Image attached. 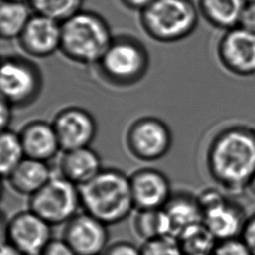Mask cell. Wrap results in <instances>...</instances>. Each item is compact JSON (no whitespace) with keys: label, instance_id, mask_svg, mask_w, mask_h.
<instances>
[{"label":"cell","instance_id":"1","mask_svg":"<svg viewBox=\"0 0 255 255\" xmlns=\"http://www.w3.org/2000/svg\"><path fill=\"white\" fill-rule=\"evenodd\" d=\"M206 165L211 178L228 194H240L255 173V128L229 126L209 143Z\"/></svg>","mask_w":255,"mask_h":255},{"label":"cell","instance_id":"2","mask_svg":"<svg viewBox=\"0 0 255 255\" xmlns=\"http://www.w3.org/2000/svg\"><path fill=\"white\" fill-rule=\"evenodd\" d=\"M81 208L107 225L125 220L134 209L129 176L115 168H103L79 186Z\"/></svg>","mask_w":255,"mask_h":255},{"label":"cell","instance_id":"3","mask_svg":"<svg viewBox=\"0 0 255 255\" xmlns=\"http://www.w3.org/2000/svg\"><path fill=\"white\" fill-rule=\"evenodd\" d=\"M114 37L101 15L82 9L61 23L60 51L75 63L97 65Z\"/></svg>","mask_w":255,"mask_h":255},{"label":"cell","instance_id":"4","mask_svg":"<svg viewBox=\"0 0 255 255\" xmlns=\"http://www.w3.org/2000/svg\"><path fill=\"white\" fill-rule=\"evenodd\" d=\"M198 7L192 0H153L140 11L143 31L152 40L174 43L190 36L198 24Z\"/></svg>","mask_w":255,"mask_h":255},{"label":"cell","instance_id":"5","mask_svg":"<svg viewBox=\"0 0 255 255\" xmlns=\"http://www.w3.org/2000/svg\"><path fill=\"white\" fill-rule=\"evenodd\" d=\"M97 66L102 78L109 84L129 87L145 76L149 56L140 41L131 36L121 35L114 37Z\"/></svg>","mask_w":255,"mask_h":255},{"label":"cell","instance_id":"6","mask_svg":"<svg viewBox=\"0 0 255 255\" xmlns=\"http://www.w3.org/2000/svg\"><path fill=\"white\" fill-rule=\"evenodd\" d=\"M43 77L39 67L21 56L3 57L0 71L1 99L12 107L25 108L41 94Z\"/></svg>","mask_w":255,"mask_h":255},{"label":"cell","instance_id":"7","mask_svg":"<svg viewBox=\"0 0 255 255\" xmlns=\"http://www.w3.org/2000/svg\"><path fill=\"white\" fill-rule=\"evenodd\" d=\"M81 208L79 186L61 174L50 180L29 198V209L52 226L67 223Z\"/></svg>","mask_w":255,"mask_h":255},{"label":"cell","instance_id":"8","mask_svg":"<svg viewBox=\"0 0 255 255\" xmlns=\"http://www.w3.org/2000/svg\"><path fill=\"white\" fill-rule=\"evenodd\" d=\"M225 193L219 189L206 188L196 196L202 211V222L218 241L241 237L247 220L242 206Z\"/></svg>","mask_w":255,"mask_h":255},{"label":"cell","instance_id":"9","mask_svg":"<svg viewBox=\"0 0 255 255\" xmlns=\"http://www.w3.org/2000/svg\"><path fill=\"white\" fill-rule=\"evenodd\" d=\"M126 143L133 157L142 161H154L167 154L172 144V134L163 121L154 117H142L129 126Z\"/></svg>","mask_w":255,"mask_h":255},{"label":"cell","instance_id":"10","mask_svg":"<svg viewBox=\"0 0 255 255\" xmlns=\"http://www.w3.org/2000/svg\"><path fill=\"white\" fill-rule=\"evenodd\" d=\"M6 241L24 255H41L52 238V225L32 210L16 213L6 223Z\"/></svg>","mask_w":255,"mask_h":255},{"label":"cell","instance_id":"11","mask_svg":"<svg viewBox=\"0 0 255 255\" xmlns=\"http://www.w3.org/2000/svg\"><path fill=\"white\" fill-rule=\"evenodd\" d=\"M216 54L221 66L230 74L238 77L255 75V33L239 26L224 31Z\"/></svg>","mask_w":255,"mask_h":255},{"label":"cell","instance_id":"12","mask_svg":"<svg viewBox=\"0 0 255 255\" xmlns=\"http://www.w3.org/2000/svg\"><path fill=\"white\" fill-rule=\"evenodd\" d=\"M106 223L82 211L66 223L63 239L77 255H102L110 239Z\"/></svg>","mask_w":255,"mask_h":255},{"label":"cell","instance_id":"13","mask_svg":"<svg viewBox=\"0 0 255 255\" xmlns=\"http://www.w3.org/2000/svg\"><path fill=\"white\" fill-rule=\"evenodd\" d=\"M63 151L90 146L97 134V123L87 110L67 107L57 113L53 122Z\"/></svg>","mask_w":255,"mask_h":255},{"label":"cell","instance_id":"14","mask_svg":"<svg viewBox=\"0 0 255 255\" xmlns=\"http://www.w3.org/2000/svg\"><path fill=\"white\" fill-rule=\"evenodd\" d=\"M129 182L136 210L163 208L172 195L167 176L155 168L144 167L134 171Z\"/></svg>","mask_w":255,"mask_h":255},{"label":"cell","instance_id":"15","mask_svg":"<svg viewBox=\"0 0 255 255\" xmlns=\"http://www.w3.org/2000/svg\"><path fill=\"white\" fill-rule=\"evenodd\" d=\"M18 40L29 56L47 58L61 48V22L35 13Z\"/></svg>","mask_w":255,"mask_h":255},{"label":"cell","instance_id":"16","mask_svg":"<svg viewBox=\"0 0 255 255\" xmlns=\"http://www.w3.org/2000/svg\"><path fill=\"white\" fill-rule=\"evenodd\" d=\"M28 158L49 162L62 149L52 123L42 120L27 123L19 132Z\"/></svg>","mask_w":255,"mask_h":255},{"label":"cell","instance_id":"17","mask_svg":"<svg viewBox=\"0 0 255 255\" xmlns=\"http://www.w3.org/2000/svg\"><path fill=\"white\" fill-rule=\"evenodd\" d=\"M102 169L100 155L90 146L65 150L59 160V174L78 186L94 178Z\"/></svg>","mask_w":255,"mask_h":255},{"label":"cell","instance_id":"18","mask_svg":"<svg viewBox=\"0 0 255 255\" xmlns=\"http://www.w3.org/2000/svg\"><path fill=\"white\" fill-rule=\"evenodd\" d=\"M53 175L48 162L25 157L6 179L16 192L30 197L39 191Z\"/></svg>","mask_w":255,"mask_h":255},{"label":"cell","instance_id":"19","mask_svg":"<svg viewBox=\"0 0 255 255\" xmlns=\"http://www.w3.org/2000/svg\"><path fill=\"white\" fill-rule=\"evenodd\" d=\"M171 227V234L177 237L187 227L202 222L203 216L197 197L188 193L172 194L163 207Z\"/></svg>","mask_w":255,"mask_h":255},{"label":"cell","instance_id":"20","mask_svg":"<svg viewBox=\"0 0 255 255\" xmlns=\"http://www.w3.org/2000/svg\"><path fill=\"white\" fill-rule=\"evenodd\" d=\"M247 0H198L201 16L213 27L229 30L238 26Z\"/></svg>","mask_w":255,"mask_h":255},{"label":"cell","instance_id":"21","mask_svg":"<svg viewBox=\"0 0 255 255\" xmlns=\"http://www.w3.org/2000/svg\"><path fill=\"white\" fill-rule=\"evenodd\" d=\"M27 2L2 0L0 6V34L4 40L19 39L32 17Z\"/></svg>","mask_w":255,"mask_h":255},{"label":"cell","instance_id":"22","mask_svg":"<svg viewBox=\"0 0 255 255\" xmlns=\"http://www.w3.org/2000/svg\"><path fill=\"white\" fill-rule=\"evenodd\" d=\"M176 238L184 255H212L218 242L203 222L187 227Z\"/></svg>","mask_w":255,"mask_h":255},{"label":"cell","instance_id":"23","mask_svg":"<svg viewBox=\"0 0 255 255\" xmlns=\"http://www.w3.org/2000/svg\"><path fill=\"white\" fill-rule=\"evenodd\" d=\"M133 228L136 234L144 241L155 237L172 235L170 223L163 208L137 210L133 219Z\"/></svg>","mask_w":255,"mask_h":255},{"label":"cell","instance_id":"24","mask_svg":"<svg viewBox=\"0 0 255 255\" xmlns=\"http://www.w3.org/2000/svg\"><path fill=\"white\" fill-rule=\"evenodd\" d=\"M25 157L19 132L3 129L0 136V170L3 178L6 179Z\"/></svg>","mask_w":255,"mask_h":255},{"label":"cell","instance_id":"25","mask_svg":"<svg viewBox=\"0 0 255 255\" xmlns=\"http://www.w3.org/2000/svg\"><path fill=\"white\" fill-rule=\"evenodd\" d=\"M84 0H29L36 14L63 22L82 10Z\"/></svg>","mask_w":255,"mask_h":255},{"label":"cell","instance_id":"26","mask_svg":"<svg viewBox=\"0 0 255 255\" xmlns=\"http://www.w3.org/2000/svg\"><path fill=\"white\" fill-rule=\"evenodd\" d=\"M141 255H184L175 236L165 235L143 242Z\"/></svg>","mask_w":255,"mask_h":255},{"label":"cell","instance_id":"27","mask_svg":"<svg viewBox=\"0 0 255 255\" xmlns=\"http://www.w3.org/2000/svg\"><path fill=\"white\" fill-rule=\"evenodd\" d=\"M212 255H253L241 237L218 241Z\"/></svg>","mask_w":255,"mask_h":255},{"label":"cell","instance_id":"28","mask_svg":"<svg viewBox=\"0 0 255 255\" xmlns=\"http://www.w3.org/2000/svg\"><path fill=\"white\" fill-rule=\"evenodd\" d=\"M103 255H141V250L128 241H117L109 245Z\"/></svg>","mask_w":255,"mask_h":255},{"label":"cell","instance_id":"29","mask_svg":"<svg viewBox=\"0 0 255 255\" xmlns=\"http://www.w3.org/2000/svg\"><path fill=\"white\" fill-rule=\"evenodd\" d=\"M238 26L255 33V0H247L242 10Z\"/></svg>","mask_w":255,"mask_h":255},{"label":"cell","instance_id":"30","mask_svg":"<svg viewBox=\"0 0 255 255\" xmlns=\"http://www.w3.org/2000/svg\"><path fill=\"white\" fill-rule=\"evenodd\" d=\"M41 255H77V253L63 238H53Z\"/></svg>","mask_w":255,"mask_h":255},{"label":"cell","instance_id":"31","mask_svg":"<svg viewBox=\"0 0 255 255\" xmlns=\"http://www.w3.org/2000/svg\"><path fill=\"white\" fill-rule=\"evenodd\" d=\"M241 238L244 240L251 253L255 255V212L247 217Z\"/></svg>","mask_w":255,"mask_h":255},{"label":"cell","instance_id":"32","mask_svg":"<svg viewBox=\"0 0 255 255\" xmlns=\"http://www.w3.org/2000/svg\"><path fill=\"white\" fill-rule=\"evenodd\" d=\"M12 121V106L1 99V130L9 128Z\"/></svg>","mask_w":255,"mask_h":255},{"label":"cell","instance_id":"33","mask_svg":"<svg viewBox=\"0 0 255 255\" xmlns=\"http://www.w3.org/2000/svg\"><path fill=\"white\" fill-rule=\"evenodd\" d=\"M153 0H121V2L130 10L142 11L146 8Z\"/></svg>","mask_w":255,"mask_h":255},{"label":"cell","instance_id":"34","mask_svg":"<svg viewBox=\"0 0 255 255\" xmlns=\"http://www.w3.org/2000/svg\"><path fill=\"white\" fill-rule=\"evenodd\" d=\"M0 255H24L21 251L16 249L13 245L8 242H3L1 245Z\"/></svg>","mask_w":255,"mask_h":255},{"label":"cell","instance_id":"35","mask_svg":"<svg viewBox=\"0 0 255 255\" xmlns=\"http://www.w3.org/2000/svg\"><path fill=\"white\" fill-rule=\"evenodd\" d=\"M247 189L255 196V173L253 174V176L251 177L248 185H247Z\"/></svg>","mask_w":255,"mask_h":255},{"label":"cell","instance_id":"36","mask_svg":"<svg viewBox=\"0 0 255 255\" xmlns=\"http://www.w3.org/2000/svg\"><path fill=\"white\" fill-rule=\"evenodd\" d=\"M11 1H22V2H29V0H11Z\"/></svg>","mask_w":255,"mask_h":255}]
</instances>
